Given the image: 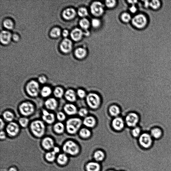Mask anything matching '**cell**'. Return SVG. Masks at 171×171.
<instances>
[{
  "mask_svg": "<svg viewBox=\"0 0 171 171\" xmlns=\"http://www.w3.org/2000/svg\"><path fill=\"white\" fill-rule=\"evenodd\" d=\"M46 124L42 120H33L29 126L30 131L35 137H42L46 132Z\"/></svg>",
  "mask_w": 171,
  "mask_h": 171,
  "instance_id": "cell-1",
  "label": "cell"
},
{
  "mask_svg": "<svg viewBox=\"0 0 171 171\" xmlns=\"http://www.w3.org/2000/svg\"><path fill=\"white\" fill-rule=\"evenodd\" d=\"M83 121L78 117H71L68 119L65 124L66 131L70 135H74L78 133L81 129Z\"/></svg>",
  "mask_w": 171,
  "mask_h": 171,
  "instance_id": "cell-2",
  "label": "cell"
},
{
  "mask_svg": "<svg viewBox=\"0 0 171 171\" xmlns=\"http://www.w3.org/2000/svg\"><path fill=\"white\" fill-rule=\"evenodd\" d=\"M36 107L32 102L28 101H23L18 105V110L22 117H29L35 112Z\"/></svg>",
  "mask_w": 171,
  "mask_h": 171,
  "instance_id": "cell-3",
  "label": "cell"
},
{
  "mask_svg": "<svg viewBox=\"0 0 171 171\" xmlns=\"http://www.w3.org/2000/svg\"><path fill=\"white\" fill-rule=\"evenodd\" d=\"M41 89L40 84L34 80H30L25 85V91L28 96L32 98L38 97L40 94Z\"/></svg>",
  "mask_w": 171,
  "mask_h": 171,
  "instance_id": "cell-4",
  "label": "cell"
},
{
  "mask_svg": "<svg viewBox=\"0 0 171 171\" xmlns=\"http://www.w3.org/2000/svg\"><path fill=\"white\" fill-rule=\"evenodd\" d=\"M64 151L72 157L76 156L80 153L81 148L76 141L73 140H68L63 145Z\"/></svg>",
  "mask_w": 171,
  "mask_h": 171,
  "instance_id": "cell-5",
  "label": "cell"
},
{
  "mask_svg": "<svg viewBox=\"0 0 171 171\" xmlns=\"http://www.w3.org/2000/svg\"><path fill=\"white\" fill-rule=\"evenodd\" d=\"M86 100L88 106L93 110L98 109L101 105V98L98 94L96 93H89L87 95Z\"/></svg>",
  "mask_w": 171,
  "mask_h": 171,
  "instance_id": "cell-6",
  "label": "cell"
},
{
  "mask_svg": "<svg viewBox=\"0 0 171 171\" xmlns=\"http://www.w3.org/2000/svg\"><path fill=\"white\" fill-rule=\"evenodd\" d=\"M138 139L139 144L142 148L149 149L152 147L154 139L150 133H142Z\"/></svg>",
  "mask_w": 171,
  "mask_h": 171,
  "instance_id": "cell-7",
  "label": "cell"
},
{
  "mask_svg": "<svg viewBox=\"0 0 171 171\" xmlns=\"http://www.w3.org/2000/svg\"><path fill=\"white\" fill-rule=\"evenodd\" d=\"M5 129L7 135L12 137H17L21 131V127L18 123L14 122L8 123Z\"/></svg>",
  "mask_w": 171,
  "mask_h": 171,
  "instance_id": "cell-8",
  "label": "cell"
},
{
  "mask_svg": "<svg viewBox=\"0 0 171 171\" xmlns=\"http://www.w3.org/2000/svg\"><path fill=\"white\" fill-rule=\"evenodd\" d=\"M140 117L138 114L135 112H130L127 114L125 119V123L127 126L134 128L137 126L140 123Z\"/></svg>",
  "mask_w": 171,
  "mask_h": 171,
  "instance_id": "cell-9",
  "label": "cell"
},
{
  "mask_svg": "<svg viewBox=\"0 0 171 171\" xmlns=\"http://www.w3.org/2000/svg\"><path fill=\"white\" fill-rule=\"evenodd\" d=\"M132 23L137 28L142 29L147 26L148 20L147 17L142 14H138L132 19Z\"/></svg>",
  "mask_w": 171,
  "mask_h": 171,
  "instance_id": "cell-10",
  "label": "cell"
},
{
  "mask_svg": "<svg viewBox=\"0 0 171 171\" xmlns=\"http://www.w3.org/2000/svg\"><path fill=\"white\" fill-rule=\"evenodd\" d=\"M42 118L43 121L48 125L54 124L56 119V116L46 109L42 110Z\"/></svg>",
  "mask_w": 171,
  "mask_h": 171,
  "instance_id": "cell-11",
  "label": "cell"
},
{
  "mask_svg": "<svg viewBox=\"0 0 171 171\" xmlns=\"http://www.w3.org/2000/svg\"><path fill=\"white\" fill-rule=\"evenodd\" d=\"M44 105L46 109L48 110L54 111L58 107L59 103L57 100L54 97H49L45 101Z\"/></svg>",
  "mask_w": 171,
  "mask_h": 171,
  "instance_id": "cell-12",
  "label": "cell"
},
{
  "mask_svg": "<svg viewBox=\"0 0 171 171\" xmlns=\"http://www.w3.org/2000/svg\"><path fill=\"white\" fill-rule=\"evenodd\" d=\"M104 5L98 2L93 3L91 7V10L92 14L96 16H101L104 11Z\"/></svg>",
  "mask_w": 171,
  "mask_h": 171,
  "instance_id": "cell-13",
  "label": "cell"
},
{
  "mask_svg": "<svg viewBox=\"0 0 171 171\" xmlns=\"http://www.w3.org/2000/svg\"><path fill=\"white\" fill-rule=\"evenodd\" d=\"M63 111L66 115L72 116L78 114V110L76 106L72 103L65 104L63 107Z\"/></svg>",
  "mask_w": 171,
  "mask_h": 171,
  "instance_id": "cell-14",
  "label": "cell"
},
{
  "mask_svg": "<svg viewBox=\"0 0 171 171\" xmlns=\"http://www.w3.org/2000/svg\"><path fill=\"white\" fill-rule=\"evenodd\" d=\"M125 122L121 117H115L112 121V126L113 128L117 131H120L125 127Z\"/></svg>",
  "mask_w": 171,
  "mask_h": 171,
  "instance_id": "cell-15",
  "label": "cell"
},
{
  "mask_svg": "<svg viewBox=\"0 0 171 171\" xmlns=\"http://www.w3.org/2000/svg\"><path fill=\"white\" fill-rule=\"evenodd\" d=\"M64 97L69 103L74 102L77 99L76 92L72 89H68L65 91Z\"/></svg>",
  "mask_w": 171,
  "mask_h": 171,
  "instance_id": "cell-16",
  "label": "cell"
},
{
  "mask_svg": "<svg viewBox=\"0 0 171 171\" xmlns=\"http://www.w3.org/2000/svg\"><path fill=\"white\" fill-rule=\"evenodd\" d=\"M97 123L96 120L92 116H88L84 118L83 121V124L87 128L94 127Z\"/></svg>",
  "mask_w": 171,
  "mask_h": 171,
  "instance_id": "cell-17",
  "label": "cell"
},
{
  "mask_svg": "<svg viewBox=\"0 0 171 171\" xmlns=\"http://www.w3.org/2000/svg\"><path fill=\"white\" fill-rule=\"evenodd\" d=\"M101 168L100 163L95 161L89 162L85 166V169L86 171H100Z\"/></svg>",
  "mask_w": 171,
  "mask_h": 171,
  "instance_id": "cell-18",
  "label": "cell"
},
{
  "mask_svg": "<svg viewBox=\"0 0 171 171\" xmlns=\"http://www.w3.org/2000/svg\"><path fill=\"white\" fill-rule=\"evenodd\" d=\"M53 131L56 134L61 135L66 131L65 125L63 122H58L55 123L53 126Z\"/></svg>",
  "mask_w": 171,
  "mask_h": 171,
  "instance_id": "cell-19",
  "label": "cell"
},
{
  "mask_svg": "<svg viewBox=\"0 0 171 171\" xmlns=\"http://www.w3.org/2000/svg\"><path fill=\"white\" fill-rule=\"evenodd\" d=\"M72 48V43L68 39H64L60 44V48L62 51L67 53L71 51Z\"/></svg>",
  "mask_w": 171,
  "mask_h": 171,
  "instance_id": "cell-20",
  "label": "cell"
},
{
  "mask_svg": "<svg viewBox=\"0 0 171 171\" xmlns=\"http://www.w3.org/2000/svg\"><path fill=\"white\" fill-rule=\"evenodd\" d=\"M2 116L4 121L8 123L13 122L15 118L14 113L10 110H5L3 112Z\"/></svg>",
  "mask_w": 171,
  "mask_h": 171,
  "instance_id": "cell-21",
  "label": "cell"
},
{
  "mask_svg": "<svg viewBox=\"0 0 171 171\" xmlns=\"http://www.w3.org/2000/svg\"><path fill=\"white\" fill-rule=\"evenodd\" d=\"M106 157V154L104 151L98 149L93 154V158L94 161L99 163L103 161Z\"/></svg>",
  "mask_w": 171,
  "mask_h": 171,
  "instance_id": "cell-22",
  "label": "cell"
},
{
  "mask_svg": "<svg viewBox=\"0 0 171 171\" xmlns=\"http://www.w3.org/2000/svg\"><path fill=\"white\" fill-rule=\"evenodd\" d=\"M53 92V90L51 87L44 85L41 88L40 95L43 98L47 99L50 97Z\"/></svg>",
  "mask_w": 171,
  "mask_h": 171,
  "instance_id": "cell-23",
  "label": "cell"
},
{
  "mask_svg": "<svg viewBox=\"0 0 171 171\" xmlns=\"http://www.w3.org/2000/svg\"><path fill=\"white\" fill-rule=\"evenodd\" d=\"M79 137L81 139L87 140L91 137L92 132L87 128H81L78 132Z\"/></svg>",
  "mask_w": 171,
  "mask_h": 171,
  "instance_id": "cell-24",
  "label": "cell"
},
{
  "mask_svg": "<svg viewBox=\"0 0 171 171\" xmlns=\"http://www.w3.org/2000/svg\"><path fill=\"white\" fill-rule=\"evenodd\" d=\"M42 143L43 147L45 149L49 150L54 147V141L50 137H46L44 138L42 141Z\"/></svg>",
  "mask_w": 171,
  "mask_h": 171,
  "instance_id": "cell-25",
  "label": "cell"
},
{
  "mask_svg": "<svg viewBox=\"0 0 171 171\" xmlns=\"http://www.w3.org/2000/svg\"><path fill=\"white\" fill-rule=\"evenodd\" d=\"M150 134L154 139L158 140L162 137L163 132L160 128L155 127L151 130Z\"/></svg>",
  "mask_w": 171,
  "mask_h": 171,
  "instance_id": "cell-26",
  "label": "cell"
},
{
  "mask_svg": "<svg viewBox=\"0 0 171 171\" xmlns=\"http://www.w3.org/2000/svg\"><path fill=\"white\" fill-rule=\"evenodd\" d=\"M65 91L61 86H58L55 87L53 90V94L56 99H61L64 97Z\"/></svg>",
  "mask_w": 171,
  "mask_h": 171,
  "instance_id": "cell-27",
  "label": "cell"
},
{
  "mask_svg": "<svg viewBox=\"0 0 171 171\" xmlns=\"http://www.w3.org/2000/svg\"><path fill=\"white\" fill-rule=\"evenodd\" d=\"M109 113L111 116L116 117H118L120 114V107L116 105H112L109 107L108 109Z\"/></svg>",
  "mask_w": 171,
  "mask_h": 171,
  "instance_id": "cell-28",
  "label": "cell"
},
{
  "mask_svg": "<svg viewBox=\"0 0 171 171\" xmlns=\"http://www.w3.org/2000/svg\"><path fill=\"white\" fill-rule=\"evenodd\" d=\"M76 12L72 8H68L64 10L63 13V17L67 19H71L76 15Z\"/></svg>",
  "mask_w": 171,
  "mask_h": 171,
  "instance_id": "cell-29",
  "label": "cell"
},
{
  "mask_svg": "<svg viewBox=\"0 0 171 171\" xmlns=\"http://www.w3.org/2000/svg\"><path fill=\"white\" fill-rule=\"evenodd\" d=\"M11 36L9 32L6 31H2L0 35L1 42L3 44H8L11 39Z\"/></svg>",
  "mask_w": 171,
  "mask_h": 171,
  "instance_id": "cell-30",
  "label": "cell"
},
{
  "mask_svg": "<svg viewBox=\"0 0 171 171\" xmlns=\"http://www.w3.org/2000/svg\"><path fill=\"white\" fill-rule=\"evenodd\" d=\"M83 33L81 29L76 28L73 30L71 34L72 38L75 41H78L81 39Z\"/></svg>",
  "mask_w": 171,
  "mask_h": 171,
  "instance_id": "cell-31",
  "label": "cell"
},
{
  "mask_svg": "<svg viewBox=\"0 0 171 171\" xmlns=\"http://www.w3.org/2000/svg\"><path fill=\"white\" fill-rule=\"evenodd\" d=\"M30 121L28 117H20L18 120V124L20 127L25 128L29 127Z\"/></svg>",
  "mask_w": 171,
  "mask_h": 171,
  "instance_id": "cell-32",
  "label": "cell"
},
{
  "mask_svg": "<svg viewBox=\"0 0 171 171\" xmlns=\"http://www.w3.org/2000/svg\"><path fill=\"white\" fill-rule=\"evenodd\" d=\"M162 6V3L159 0H152L150 1V8L153 10H158Z\"/></svg>",
  "mask_w": 171,
  "mask_h": 171,
  "instance_id": "cell-33",
  "label": "cell"
},
{
  "mask_svg": "<svg viewBox=\"0 0 171 171\" xmlns=\"http://www.w3.org/2000/svg\"><path fill=\"white\" fill-rule=\"evenodd\" d=\"M142 133V129L139 126H137L133 128L131 132L132 136L135 138H138Z\"/></svg>",
  "mask_w": 171,
  "mask_h": 171,
  "instance_id": "cell-34",
  "label": "cell"
},
{
  "mask_svg": "<svg viewBox=\"0 0 171 171\" xmlns=\"http://www.w3.org/2000/svg\"><path fill=\"white\" fill-rule=\"evenodd\" d=\"M75 54L77 57L79 59L84 58L86 54V51L82 48H79L76 49Z\"/></svg>",
  "mask_w": 171,
  "mask_h": 171,
  "instance_id": "cell-35",
  "label": "cell"
},
{
  "mask_svg": "<svg viewBox=\"0 0 171 171\" xmlns=\"http://www.w3.org/2000/svg\"><path fill=\"white\" fill-rule=\"evenodd\" d=\"M68 158L67 156L64 154H60L57 158L58 163L61 164H66L68 162Z\"/></svg>",
  "mask_w": 171,
  "mask_h": 171,
  "instance_id": "cell-36",
  "label": "cell"
},
{
  "mask_svg": "<svg viewBox=\"0 0 171 171\" xmlns=\"http://www.w3.org/2000/svg\"><path fill=\"white\" fill-rule=\"evenodd\" d=\"M56 119L59 122H63L66 119V115L64 112L62 111L58 112L56 115Z\"/></svg>",
  "mask_w": 171,
  "mask_h": 171,
  "instance_id": "cell-37",
  "label": "cell"
},
{
  "mask_svg": "<svg viewBox=\"0 0 171 171\" xmlns=\"http://www.w3.org/2000/svg\"><path fill=\"white\" fill-rule=\"evenodd\" d=\"M80 26L83 29L86 30L89 27L90 23L88 19L86 18H83L81 20L80 22Z\"/></svg>",
  "mask_w": 171,
  "mask_h": 171,
  "instance_id": "cell-38",
  "label": "cell"
},
{
  "mask_svg": "<svg viewBox=\"0 0 171 171\" xmlns=\"http://www.w3.org/2000/svg\"><path fill=\"white\" fill-rule=\"evenodd\" d=\"M88 112L87 109L82 108L78 110V114L80 117L84 118L88 116Z\"/></svg>",
  "mask_w": 171,
  "mask_h": 171,
  "instance_id": "cell-39",
  "label": "cell"
},
{
  "mask_svg": "<svg viewBox=\"0 0 171 171\" xmlns=\"http://www.w3.org/2000/svg\"><path fill=\"white\" fill-rule=\"evenodd\" d=\"M60 34H61V30L58 28H53L50 33L51 36L54 38L59 37Z\"/></svg>",
  "mask_w": 171,
  "mask_h": 171,
  "instance_id": "cell-40",
  "label": "cell"
},
{
  "mask_svg": "<svg viewBox=\"0 0 171 171\" xmlns=\"http://www.w3.org/2000/svg\"><path fill=\"white\" fill-rule=\"evenodd\" d=\"M77 96L81 99H83L86 98L87 94L85 90L82 89H79L76 91Z\"/></svg>",
  "mask_w": 171,
  "mask_h": 171,
  "instance_id": "cell-41",
  "label": "cell"
},
{
  "mask_svg": "<svg viewBox=\"0 0 171 171\" xmlns=\"http://www.w3.org/2000/svg\"><path fill=\"white\" fill-rule=\"evenodd\" d=\"M46 159L49 162H53L56 158V153L53 152L47 153L46 155Z\"/></svg>",
  "mask_w": 171,
  "mask_h": 171,
  "instance_id": "cell-42",
  "label": "cell"
},
{
  "mask_svg": "<svg viewBox=\"0 0 171 171\" xmlns=\"http://www.w3.org/2000/svg\"><path fill=\"white\" fill-rule=\"evenodd\" d=\"M4 27L9 29L12 28L13 27V23L11 20L6 19L3 22Z\"/></svg>",
  "mask_w": 171,
  "mask_h": 171,
  "instance_id": "cell-43",
  "label": "cell"
},
{
  "mask_svg": "<svg viewBox=\"0 0 171 171\" xmlns=\"http://www.w3.org/2000/svg\"><path fill=\"white\" fill-rule=\"evenodd\" d=\"M78 13L80 17H84L87 16L88 13L86 8H81L79 9Z\"/></svg>",
  "mask_w": 171,
  "mask_h": 171,
  "instance_id": "cell-44",
  "label": "cell"
},
{
  "mask_svg": "<svg viewBox=\"0 0 171 171\" xmlns=\"http://www.w3.org/2000/svg\"><path fill=\"white\" fill-rule=\"evenodd\" d=\"M122 18L123 22H128L130 21L131 19V17L129 13H124L122 14Z\"/></svg>",
  "mask_w": 171,
  "mask_h": 171,
  "instance_id": "cell-45",
  "label": "cell"
},
{
  "mask_svg": "<svg viewBox=\"0 0 171 171\" xmlns=\"http://www.w3.org/2000/svg\"><path fill=\"white\" fill-rule=\"evenodd\" d=\"M47 81V78L46 76H44V75H42V76H39L38 78V81L40 84L42 85L46 84Z\"/></svg>",
  "mask_w": 171,
  "mask_h": 171,
  "instance_id": "cell-46",
  "label": "cell"
},
{
  "mask_svg": "<svg viewBox=\"0 0 171 171\" xmlns=\"http://www.w3.org/2000/svg\"><path fill=\"white\" fill-rule=\"evenodd\" d=\"M92 23L93 26L97 28L100 26L101 23L100 20L97 19H94L92 21Z\"/></svg>",
  "mask_w": 171,
  "mask_h": 171,
  "instance_id": "cell-47",
  "label": "cell"
},
{
  "mask_svg": "<svg viewBox=\"0 0 171 171\" xmlns=\"http://www.w3.org/2000/svg\"><path fill=\"white\" fill-rule=\"evenodd\" d=\"M105 3L108 7L112 8L115 6L116 1H106Z\"/></svg>",
  "mask_w": 171,
  "mask_h": 171,
  "instance_id": "cell-48",
  "label": "cell"
},
{
  "mask_svg": "<svg viewBox=\"0 0 171 171\" xmlns=\"http://www.w3.org/2000/svg\"><path fill=\"white\" fill-rule=\"evenodd\" d=\"M7 134L5 131L4 130H1L0 133V138L1 140H4L6 139Z\"/></svg>",
  "mask_w": 171,
  "mask_h": 171,
  "instance_id": "cell-49",
  "label": "cell"
},
{
  "mask_svg": "<svg viewBox=\"0 0 171 171\" xmlns=\"http://www.w3.org/2000/svg\"><path fill=\"white\" fill-rule=\"evenodd\" d=\"M0 122H1V125H0L1 126V127H0L1 130H4V129L6 128V123H5V122H6L4 121L2 118L0 119Z\"/></svg>",
  "mask_w": 171,
  "mask_h": 171,
  "instance_id": "cell-50",
  "label": "cell"
},
{
  "mask_svg": "<svg viewBox=\"0 0 171 171\" xmlns=\"http://www.w3.org/2000/svg\"><path fill=\"white\" fill-rule=\"evenodd\" d=\"M144 6L145 8H148L150 7V1H144Z\"/></svg>",
  "mask_w": 171,
  "mask_h": 171,
  "instance_id": "cell-51",
  "label": "cell"
},
{
  "mask_svg": "<svg viewBox=\"0 0 171 171\" xmlns=\"http://www.w3.org/2000/svg\"><path fill=\"white\" fill-rule=\"evenodd\" d=\"M130 10L131 12L134 13L137 12V8L134 6V5H133V6L130 8Z\"/></svg>",
  "mask_w": 171,
  "mask_h": 171,
  "instance_id": "cell-52",
  "label": "cell"
},
{
  "mask_svg": "<svg viewBox=\"0 0 171 171\" xmlns=\"http://www.w3.org/2000/svg\"><path fill=\"white\" fill-rule=\"evenodd\" d=\"M69 34V32L68 30L65 29L64 30L63 32V36L65 37H66L68 36Z\"/></svg>",
  "mask_w": 171,
  "mask_h": 171,
  "instance_id": "cell-53",
  "label": "cell"
},
{
  "mask_svg": "<svg viewBox=\"0 0 171 171\" xmlns=\"http://www.w3.org/2000/svg\"><path fill=\"white\" fill-rule=\"evenodd\" d=\"M53 152H54L55 153H59L60 151V149L58 147H54L53 148Z\"/></svg>",
  "mask_w": 171,
  "mask_h": 171,
  "instance_id": "cell-54",
  "label": "cell"
},
{
  "mask_svg": "<svg viewBox=\"0 0 171 171\" xmlns=\"http://www.w3.org/2000/svg\"><path fill=\"white\" fill-rule=\"evenodd\" d=\"M18 36L16 34H14L13 36V39L15 40V41H18Z\"/></svg>",
  "mask_w": 171,
  "mask_h": 171,
  "instance_id": "cell-55",
  "label": "cell"
},
{
  "mask_svg": "<svg viewBox=\"0 0 171 171\" xmlns=\"http://www.w3.org/2000/svg\"><path fill=\"white\" fill-rule=\"evenodd\" d=\"M8 171H18L17 169L14 168H10Z\"/></svg>",
  "mask_w": 171,
  "mask_h": 171,
  "instance_id": "cell-56",
  "label": "cell"
},
{
  "mask_svg": "<svg viewBox=\"0 0 171 171\" xmlns=\"http://www.w3.org/2000/svg\"><path fill=\"white\" fill-rule=\"evenodd\" d=\"M129 3H132V4H135L136 3H137V1H128Z\"/></svg>",
  "mask_w": 171,
  "mask_h": 171,
  "instance_id": "cell-57",
  "label": "cell"
},
{
  "mask_svg": "<svg viewBox=\"0 0 171 171\" xmlns=\"http://www.w3.org/2000/svg\"><path fill=\"white\" fill-rule=\"evenodd\" d=\"M107 171H115V170L113 169H109L107 170Z\"/></svg>",
  "mask_w": 171,
  "mask_h": 171,
  "instance_id": "cell-58",
  "label": "cell"
}]
</instances>
